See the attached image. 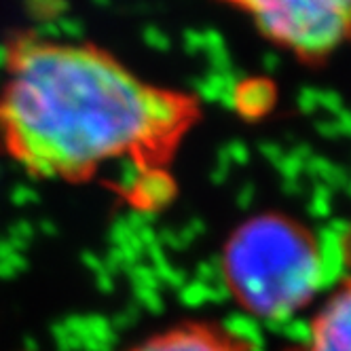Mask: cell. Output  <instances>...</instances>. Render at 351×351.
I'll return each instance as SVG.
<instances>
[{
  "label": "cell",
  "mask_w": 351,
  "mask_h": 351,
  "mask_svg": "<svg viewBox=\"0 0 351 351\" xmlns=\"http://www.w3.org/2000/svg\"><path fill=\"white\" fill-rule=\"evenodd\" d=\"M7 66L0 146L45 178L83 180L121 159L148 165L195 114L184 95L142 83L89 47L23 40Z\"/></svg>",
  "instance_id": "1"
},
{
  "label": "cell",
  "mask_w": 351,
  "mask_h": 351,
  "mask_svg": "<svg viewBox=\"0 0 351 351\" xmlns=\"http://www.w3.org/2000/svg\"><path fill=\"white\" fill-rule=\"evenodd\" d=\"M222 275L243 311L261 319H284L313 303L324 288L326 258L303 222L265 212L229 235Z\"/></svg>",
  "instance_id": "2"
},
{
  "label": "cell",
  "mask_w": 351,
  "mask_h": 351,
  "mask_svg": "<svg viewBox=\"0 0 351 351\" xmlns=\"http://www.w3.org/2000/svg\"><path fill=\"white\" fill-rule=\"evenodd\" d=\"M292 53L319 60L351 38V0H231Z\"/></svg>",
  "instance_id": "3"
},
{
  "label": "cell",
  "mask_w": 351,
  "mask_h": 351,
  "mask_svg": "<svg viewBox=\"0 0 351 351\" xmlns=\"http://www.w3.org/2000/svg\"><path fill=\"white\" fill-rule=\"evenodd\" d=\"M128 351H252L245 341L212 324H180L140 341Z\"/></svg>",
  "instance_id": "4"
},
{
  "label": "cell",
  "mask_w": 351,
  "mask_h": 351,
  "mask_svg": "<svg viewBox=\"0 0 351 351\" xmlns=\"http://www.w3.org/2000/svg\"><path fill=\"white\" fill-rule=\"evenodd\" d=\"M296 351H351V280L324 300L311 319L307 341Z\"/></svg>",
  "instance_id": "5"
},
{
  "label": "cell",
  "mask_w": 351,
  "mask_h": 351,
  "mask_svg": "<svg viewBox=\"0 0 351 351\" xmlns=\"http://www.w3.org/2000/svg\"><path fill=\"white\" fill-rule=\"evenodd\" d=\"M245 91H239V106L245 110V112H261L267 104H269V95H271V89L261 83V81H254V83H247L243 87Z\"/></svg>",
  "instance_id": "6"
},
{
  "label": "cell",
  "mask_w": 351,
  "mask_h": 351,
  "mask_svg": "<svg viewBox=\"0 0 351 351\" xmlns=\"http://www.w3.org/2000/svg\"><path fill=\"white\" fill-rule=\"evenodd\" d=\"M146 38H148V43H153V45H157V47H167V40H165V36L163 34H159V32H155L153 28L150 30H146Z\"/></svg>",
  "instance_id": "7"
},
{
  "label": "cell",
  "mask_w": 351,
  "mask_h": 351,
  "mask_svg": "<svg viewBox=\"0 0 351 351\" xmlns=\"http://www.w3.org/2000/svg\"><path fill=\"white\" fill-rule=\"evenodd\" d=\"M345 245H347V261H349V265H351V233L347 235V241H345Z\"/></svg>",
  "instance_id": "8"
}]
</instances>
